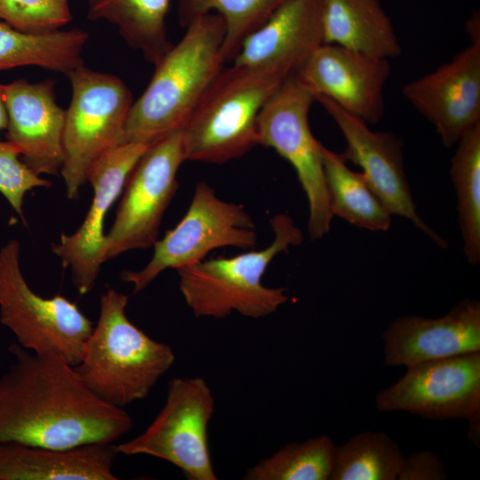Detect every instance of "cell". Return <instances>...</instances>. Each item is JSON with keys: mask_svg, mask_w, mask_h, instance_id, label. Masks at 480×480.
<instances>
[{"mask_svg": "<svg viewBox=\"0 0 480 480\" xmlns=\"http://www.w3.org/2000/svg\"><path fill=\"white\" fill-rule=\"evenodd\" d=\"M116 444L51 448L0 442V480H116Z\"/></svg>", "mask_w": 480, "mask_h": 480, "instance_id": "ffe728a7", "label": "cell"}, {"mask_svg": "<svg viewBox=\"0 0 480 480\" xmlns=\"http://www.w3.org/2000/svg\"><path fill=\"white\" fill-rule=\"evenodd\" d=\"M55 81L17 79L3 84L7 140L36 174H57L64 160L66 110L57 101Z\"/></svg>", "mask_w": 480, "mask_h": 480, "instance_id": "e0dca14e", "label": "cell"}, {"mask_svg": "<svg viewBox=\"0 0 480 480\" xmlns=\"http://www.w3.org/2000/svg\"><path fill=\"white\" fill-rule=\"evenodd\" d=\"M20 156L8 141H0V193L24 221L25 195L35 188L51 187L52 182L33 172Z\"/></svg>", "mask_w": 480, "mask_h": 480, "instance_id": "f546056e", "label": "cell"}, {"mask_svg": "<svg viewBox=\"0 0 480 480\" xmlns=\"http://www.w3.org/2000/svg\"><path fill=\"white\" fill-rule=\"evenodd\" d=\"M71 20L68 0H0V21L23 33H52Z\"/></svg>", "mask_w": 480, "mask_h": 480, "instance_id": "f1b7e54d", "label": "cell"}, {"mask_svg": "<svg viewBox=\"0 0 480 480\" xmlns=\"http://www.w3.org/2000/svg\"><path fill=\"white\" fill-rule=\"evenodd\" d=\"M214 407L212 392L203 378H174L153 421L139 436L116 444V451L164 460L188 480H216L207 435Z\"/></svg>", "mask_w": 480, "mask_h": 480, "instance_id": "30bf717a", "label": "cell"}, {"mask_svg": "<svg viewBox=\"0 0 480 480\" xmlns=\"http://www.w3.org/2000/svg\"><path fill=\"white\" fill-rule=\"evenodd\" d=\"M148 145L124 142L98 156L89 166L86 180L93 188L92 204L80 228L62 234L52 252L71 272L73 284L80 294L94 287L105 262L104 221L123 191L129 174Z\"/></svg>", "mask_w": 480, "mask_h": 480, "instance_id": "4fadbf2b", "label": "cell"}, {"mask_svg": "<svg viewBox=\"0 0 480 480\" xmlns=\"http://www.w3.org/2000/svg\"><path fill=\"white\" fill-rule=\"evenodd\" d=\"M0 322L20 347L36 354L57 352L74 366L93 329L76 303L61 295L42 297L29 287L16 239L0 248Z\"/></svg>", "mask_w": 480, "mask_h": 480, "instance_id": "52a82bcc", "label": "cell"}, {"mask_svg": "<svg viewBox=\"0 0 480 480\" xmlns=\"http://www.w3.org/2000/svg\"><path fill=\"white\" fill-rule=\"evenodd\" d=\"M382 340L388 366L480 352V302L466 298L437 318L398 317L382 332Z\"/></svg>", "mask_w": 480, "mask_h": 480, "instance_id": "ac0fdd59", "label": "cell"}, {"mask_svg": "<svg viewBox=\"0 0 480 480\" xmlns=\"http://www.w3.org/2000/svg\"><path fill=\"white\" fill-rule=\"evenodd\" d=\"M336 445L321 435L290 443L250 468L246 480H330Z\"/></svg>", "mask_w": 480, "mask_h": 480, "instance_id": "83f0119b", "label": "cell"}, {"mask_svg": "<svg viewBox=\"0 0 480 480\" xmlns=\"http://www.w3.org/2000/svg\"><path fill=\"white\" fill-rule=\"evenodd\" d=\"M450 175L457 197L463 251L471 265L480 262V124L456 143Z\"/></svg>", "mask_w": 480, "mask_h": 480, "instance_id": "d4e9b609", "label": "cell"}, {"mask_svg": "<svg viewBox=\"0 0 480 480\" xmlns=\"http://www.w3.org/2000/svg\"><path fill=\"white\" fill-rule=\"evenodd\" d=\"M0 376V442L51 448L109 444L132 428L124 408L98 397L66 358L16 342Z\"/></svg>", "mask_w": 480, "mask_h": 480, "instance_id": "6da1fadb", "label": "cell"}, {"mask_svg": "<svg viewBox=\"0 0 480 480\" xmlns=\"http://www.w3.org/2000/svg\"><path fill=\"white\" fill-rule=\"evenodd\" d=\"M316 96L295 75L270 97L257 120V145L274 149L291 164L308 204V231L313 241L330 231L333 218L326 188L321 146L308 113Z\"/></svg>", "mask_w": 480, "mask_h": 480, "instance_id": "9c48e42d", "label": "cell"}, {"mask_svg": "<svg viewBox=\"0 0 480 480\" xmlns=\"http://www.w3.org/2000/svg\"><path fill=\"white\" fill-rule=\"evenodd\" d=\"M324 44L322 0H287L243 42L233 64L295 75Z\"/></svg>", "mask_w": 480, "mask_h": 480, "instance_id": "d6986e66", "label": "cell"}, {"mask_svg": "<svg viewBox=\"0 0 480 480\" xmlns=\"http://www.w3.org/2000/svg\"><path fill=\"white\" fill-rule=\"evenodd\" d=\"M72 98L63 131L60 173L67 196L76 198L92 163L108 149L124 143L128 113L133 103L128 86L116 76L81 65L67 75Z\"/></svg>", "mask_w": 480, "mask_h": 480, "instance_id": "8992f818", "label": "cell"}, {"mask_svg": "<svg viewBox=\"0 0 480 480\" xmlns=\"http://www.w3.org/2000/svg\"><path fill=\"white\" fill-rule=\"evenodd\" d=\"M274 238L264 249L217 257L177 268L179 286L196 317L222 318L236 312L261 318L275 313L289 297L284 287H268L262 276L281 252L303 241L302 231L285 213L269 220Z\"/></svg>", "mask_w": 480, "mask_h": 480, "instance_id": "277c9868", "label": "cell"}, {"mask_svg": "<svg viewBox=\"0 0 480 480\" xmlns=\"http://www.w3.org/2000/svg\"><path fill=\"white\" fill-rule=\"evenodd\" d=\"M185 161L181 130L148 146L127 178L114 223L105 236V261L154 245Z\"/></svg>", "mask_w": 480, "mask_h": 480, "instance_id": "8fae6325", "label": "cell"}, {"mask_svg": "<svg viewBox=\"0 0 480 480\" xmlns=\"http://www.w3.org/2000/svg\"><path fill=\"white\" fill-rule=\"evenodd\" d=\"M447 478L441 459L430 451H420L404 457L398 480H444Z\"/></svg>", "mask_w": 480, "mask_h": 480, "instance_id": "4dcf8cb0", "label": "cell"}, {"mask_svg": "<svg viewBox=\"0 0 480 480\" xmlns=\"http://www.w3.org/2000/svg\"><path fill=\"white\" fill-rule=\"evenodd\" d=\"M389 60L323 44L295 76L315 94L324 96L368 124L384 116V87Z\"/></svg>", "mask_w": 480, "mask_h": 480, "instance_id": "2e32d148", "label": "cell"}, {"mask_svg": "<svg viewBox=\"0 0 480 480\" xmlns=\"http://www.w3.org/2000/svg\"><path fill=\"white\" fill-rule=\"evenodd\" d=\"M171 0H87V17L115 25L121 36L156 66L172 46L166 16Z\"/></svg>", "mask_w": 480, "mask_h": 480, "instance_id": "7402d4cb", "label": "cell"}, {"mask_svg": "<svg viewBox=\"0 0 480 480\" xmlns=\"http://www.w3.org/2000/svg\"><path fill=\"white\" fill-rule=\"evenodd\" d=\"M405 373L380 391V412H407L424 419H464L476 438L480 420V352L406 366Z\"/></svg>", "mask_w": 480, "mask_h": 480, "instance_id": "7c38bea8", "label": "cell"}, {"mask_svg": "<svg viewBox=\"0 0 480 480\" xmlns=\"http://www.w3.org/2000/svg\"><path fill=\"white\" fill-rule=\"evenodd\" d=\"M155 66V72L127 116L124 142L149 145L181 130L226 63L225 23L215 12L200 16Z\"/></svg>", "mask_w": 480, "mask_h": 480, "instance_id": "7a4b0ae2", "label": "cell"}, {"mask_svg": "<svg viewBox=\"0 0 480 480\" xmlns=\"http://www.w3.org/2000/svg\"><path fill=\"white\" fill-rule=\"evenodd\" d=\"M322 29L324 44L388 60L402 53L380 0H322Z\"/></svg>", "mask_w": 480, "mask_h": 480, "instance_id": "44dd1931", "label": "cell"}, {"mask_svg": "<svg viewBox=\"0 0 480 480\" xmlns=\"http://www.w3.org/2000/svg\"><path fill=\"white\" fill-rule=\"evenodd\" d=\"M128 296L110 288L75 369L102 401L120 408L146 398L175 360L172 347L150 338L126 315Z\"/></svg>", "mask_w": 480, "mask_h": 480, "instance_id": "3957f363", "label": "cell"}, {"mask_svg": "<svg viewBox=\"0 0 480 480\" xmlns=\"http://www.w3.org/2000/svg\"><path fill=\"white\" fill-rule=\"evenodd\" d=\"M404 97L436 128L443 145L452 148L480 124V43L402 89Z\"/></svg>", "mask_w": 480, "mask_h": 480, "instance_id": "9a60e30c", "label": "cell"}, {"mask_svg": "<svg viewBox=\"0 0 480 480\" xmlns=\"http://www.w3.org/2000/svg\"><path fill=\"white\" fill-rule=\"evenodd\" d=\"M89 35L79 28L33 35L0 21V70L36 66L68 75L84 65Z\"/></svg>", "mask_w": 480, "mask_h": 480, "instance_id": "603a6c76", "label": "cell"}, {"mask_svg": "<svg viewBox=\"0 0 480 480\" xmlns=\"http://www.w3.org/2000/svg\"><path fill=\"white\" fill-rule=\"evenodd\" d=\"M466 31L471 43H480V19L479 12H475L466 24Z\"/></svg>", "mask_w": 480, "mask_h": 480, "instance_id": "1f68e13d", "label": "cell"}, {"mask_svg": "<svg viewBox=\"0 0 480 480\" xmlns=\"http://www.w3.org/2000/svg\"><path fill=\"white\" fill-rule=\"evenodd\" d=\"M330 209L332 216L367 230L387 231L392 214L367 183L340 154L321 146Z\"/></svg>", "mask_w": 480, "mask_h": 480, "instance_id": "cb8c5ba5", "label": "cell"}, {"mask_svg": "<svg viewBox=\"0 0 480 480\" xmlns=\"http://www.w3.org/2000/svg\"><path fill=\"white\" fill-rule=\"evenodd\" d=\"M404 459L387 433L361 432L336 445L330 480H396Z\"/></svg>", "mask_w": 480, "mask_h": 480, "instance_id": "484cf974", "label": "cell"}, {"mask_svg": "<svg viewBox=\"0 0 480 480\" xmlns=\"http://www.w3.org/2000/svg\"><path fill=\"white\" fill-rule=\"evenodd\" d=\"M287 0H179L180 26L210 12L220 14L225 23L221 52L225 62L233 60L244 40L261 27Z\"/></svg>", "mask_w": 480, "mask_h": 480, "instance_id": "4316f807", "label": "cell"}, {"mask_svg": "<svg viewBox=\"0 0 480 480\" xmlns=\"http://www.w3.org/2000/svg\"><path fill=\"white\" fill-rule=\"evenodd\" d=\"M257 240L255 224L243 204L224 201L206 182H198L187 212L156 241L148 263L140 270L124 271L121 279L139 292L165 269L199 262L216 249L252 250Z\"/></svg>", "mask_w": 480, "mask_h": 480, "instance_id": "ba28073f", "label": "cell"}, {"mask_svg": "<svg viewBox=\"0 0 480 480\" xmlns=\"http://www.w3.org/2000/svg\"><path fill=\"white\" fill-rule=\"evenodd\" d=\"M287 78L267 67L223 68L181 128L185 160L224 164L257 146L258 116Z\"/></svg>", "mask_w": 480, "mask_h": 480, "instance_id": "5b68a950", "label": "cell"}, {"mask_svg": "<svg viewBox=\"0 0 480 480\" xmlns=\"http://www.w3.org/2000/svg\"><path fill=\"white\" fill-rule=\"evenodd\" d=\"M316 101L321 103L344 137L346 147L340 156L362 169L367 183L389 212L409 220L445 248L446 241L417 213L405 173L403 141L391 132L371 130L366 122L324 96L316 97Z\"/></svg>", "mask_w": 480, "mask_h": 480, "instance_id": "5bb4252c", "label": "cell"}, {"mask_svg": "<svg viewBox=\"0 0 480 480\" xmlns=\"http://www.w3.org/2000/svg\"><path fill=\"white\" fill-rule=\"evenodd\" d=\"M7 124L8 116L4 99L3 84H0V130L6 129Z\"/></svg>", "mask_w": 480, "mask_h": 480, "instance_id": "d6a6232c", "label": "cell"}]
</instances>
